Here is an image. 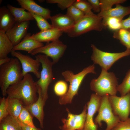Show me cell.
Returning <instances> with one entry per match:
<instances>
[{
  "mask_svg": "<svg viewBox=\"0 0 130 130\" xmlns=\"http://www.w3.org/2000/svg\"><path fill=\"white\" fill-rule=\"evenodd\" d=\"M37 91L35 82L31 75L27 73L20 82L10 86L6 94L9 98L19 99L22 101L23 106L26 107L37 100Z\"/></svg>",
  "mask_w": 130,
  "mask_h": 130,
  "instance_id": "cell-1",
  "label": "cell"
},
{
  "mask_svg": "<svg viewBox=\"0 0 130 130\" xmlns=\"http://www.w3.org/2000/svg\"><path fill=\"white\" fill-rule=\"evenodd\" d=\"M23 78L21 65L17 58H12L9 62L0 66V86L3 96L7 95L10 86L18 83Z\"/></svg>",
  "mask_w": 130,
  "mask_h": 130,
  "instance_id": "cell-2",
  "label": "cell"
},
{
  "mask_svg": "<svg viewBox=\"0 0 130 130\" xmlns=\"http://www.w3.org/2000/svg\"><path fill=\"white\" fill-rule=\"evenodd\" d=\"M95 68V65H93L85 67L77 74H74L70 70H66L62 72V75L65 80L69 82L70 84L67 93L60 97L59 101L60 104H65L72 103L74 96L78 94L79 87L86 76L89 73L96 74Z\"/></svg>",
  "mask_w": 130,
  "mask_h": 130,
  "instance_id": "cell-3",
  "label": "cell"
},
{
  "mask_svg": "<svg viewBox=\"0 0 130 130\" xmlns=\"http://www.w3.org/2000/svg\"><path fill=\"white\" fill-rule=\"evenodd\" d=\"M118 85L117 78L113 72H108L107 70L102 68L98 77L91 80L90 86L92 91L97 95L102 97L107 94L116 95Z\"/></svg>",
  "mask_w": 130,
  "mask_h": 130,
  "instance_id": "cell-4",
  "label": "cell"
},
{
  "mask_svg": "<svg viewBox=\"0 0 130 130\" xmlns=\"http://www.w3.org/2000/svg\"><path fill=\"white\" fill-rule=\"evenodd\" d=\"M102 17L94 13L85 15L75 23L67 34L70 37H74L91 30L101 31L104 28L102 23Z\"/></svg>",
  "mask_w": 130,
  "mask_h": 130,
  "instance_id": "cell-5",
  "label": "cell"
},
{
  "mask_svg": "<svg viewBox=\"0 0 130 130\" xmlns=\"http://www.w3.org/2000/svg\"><path fill=\"white\" fill-rule=\"evenodd\" d=\"M35 58L41 64L42 70L40 78L35 83L37 87L40 89L43 98L46 102L48 98V87L53 79L52 69L53 64L45 55L39 54Z\"/></svg>",
  "mask_w": 130,
  "mask_h": 130,
  "instance_id": "cell-6",
  "label": "cell"
},
{
  "mask_svg": "<svg viewBox=\"0 0 130 130\" xmlns=\"http://www.w3.org/2000/svg\"><path fill=\"white\" fill-rule=\"evenodd\" d=\"M92 53L91 60L95 64L99 65L102 68L108 71L113 64L121 58L130 55V49H127L123 52L111 53L103 51L91 44Z\"/></svg>",
  "mask_w": 130,
  "mask_h": 130,
  "instance_id": "cell-7",
  "label": "cell"
},
{
  "mask_svg": "<svg viewBox=\"0 0 130 130\" xmlns=\"http://www.w3.org/2000/svg\"><path fill=\"white\" fill-rule=\"evenodd\" d=\"M109 95L101 97L98 113L94 119V123L100 127L101 122H104L107 127L105 130H111L120 121L119 117L114 113L109 100Z\"/></svg>",
  "mask_w": 130,
  "mask_h": 130,
  "instance_id": "cell-8",
  "label": "cell"
},
{
  "mask_svg": "<svg viewBox=\"0 0 130 130\" xmlns=\"http://www.w3.org/2000/svg\"><path fill=\"white\" fill-rule=\"evenodd\" d=\"M109 101L114 114L121 121L129 117L130 114V92L120 97L116 95H110Z\"/></svg>",
  "mask_w": 130,
  "mask_h": 130,
  "instance_id": "cell-9",
  "label": "cell"
},
{
  "mask_svg": "<svg viewBox=\"0 0 130 130\" xmlns=\"http://www.w3.org/2000/svg\"><path fill=\"white\" fill-rule=\"evenodd\" d=\"M67 48L66 45L59 39L47 43L45 46L33 51L31 54L33 55L39 53L44 54L52 58L54 65L62 57Z\"/></svg>",
  "mask_w": 130,
  "mask_h": 130,
  "instance_id": "cell-10",
  "label": "cell"
},
{
  "mask_svg": "<svg viewBox=\"0 0 130 130\" xmlns=\"http://www.w3.org/2000/svg\"><path fill=\"white\" fill-rule=\"evenodd\" d=\"M11 53L12 56L16 57L19 61L23 77L29 72H31L37 78H39L40 73L39 71L40 63L37 60L34 59L28 55L23 54L17 51H12Z\"/></svg>",
  "mask_w": 130,
  "mask_h": 130,
  "instance_id": "cell-11",
  "label": "cell"
},
{
  "mask_svg": "<svg viewBox=\"0 0 130 130\" xmlns=\"http://www.w3.org/2000/svg\"><path fill=\"white\" fill-rule=\"evenodd\" d=\"M87 110V106H84L82 112L78 115L70 112L68 109L67 119L63 118V125L60 128L62 130H83L85 121Z\"/></svg>",
  "mask_w": 130,
  "mask_h": 130,
  "instance_id": "cell-12",
  "label": "cell"
},
{
  "mask_svg": "<svg viewBox=\"0 0 130 130\" xmlns=\"http://www.w3.org/2000/svg\"><path fill=\"white\" fill-rule=\"evenodd\" d=\"M101 98L95 93L91 94L90 101L87 104V111L83 130H98V126L94 122L93 117L98 110Z\"/></svg>",
  "mask_w": 130,
  "mask_h": 130,
  "instance_id": "cell-13",
  "label": "cell"
},
{
  "mask_svg": "<svg viewBox=\"0 0 130 130\" xmlns=\"http://www.w3.org/2000/svg\"><path fill=\"white\" fill-rule=\"evenodd\" d=\"M30 21L16 22L6 33L14 46L19 44L27 34Z\"/></svg>",
  "mask_w": 130,
  "mask_h": 130,
  "instance_id": "cell-14",
  "label": "cell"
},
{
  "mask_svg": "<svg viewBox=\"0 0 130 130\" xmlns=\"http://www.w3.org/2000/svg\"><path fill=\"white\" fill-rule=\"evenodd\" d=\"M53 28L63 32L67 33L72 28L75 22L66 14L59 13L51 16L50 19Z\"/></svg>",
  "mask_w": 130,
  "mask_h": 130,
  "instance_id": "cell-15",
  "label": "cell"
},
{
  "mask_svg": "<svg viewBox=\"0 0 130 130\" xmlns=\"http://www.w3.org/2000/svg\"><path fill=\"white\" fill-rule=\"evenodd\" d=\"M37 93L38 95L37 100L31 105L25 107L33 116L37 118L39 122L41 127L43 128V108L46 102L43 98L40 89L38 88H37Z\"/></svg>",
  "mask_w": 130,
  "mask_h": 130,
  "instance_id": "cell-16",
  "label": "cell"
},
{
  "mask_svg": "<svg viewBox=\"0 0 130 130\" xmlns=\"http://www.w3.org/2000/svg\"><path fill=\"white\" fill-rule=\"evenodd\" d=\"M21 7L28 12L40 15L46 20L50 19L51 11L40 6L33 0H17Z\"/></svg>",
  "mask_w": 130,
  "mask_h": 130,
  "instance_id": "cell-17",
  "label": "cell"
},
{
  "mask_svg": "<svg viewBox=\"0 0 130 130\" xmlns=\"http://www.w3.org/2000/svg\"><path fill=\"white\" fill-rule=\"evenodd\" d=\"M63 32L58 29L53 28L43 31H40L30 36V38L39 42L53 41L59 39Z\"/></svg>",
  "mask_w": 130,
  "mask_h": 130,
  "instance_id": "cell-18",
  "label": "cell"
},
{
  "mask_svg": "<svg viewBox=\"0 0 130 130\" xmlns=\"http://www.w3.org/2000/svg\"><path fill=\"white\" fill-rule=\"evenodd\" d=\"M31 35L30 33L27 34L20 43L13 47L12 51H24L31 54L34 50L44 46L43 43L30 38Z\"/></svg>",
  "mask_w": 130,
  "mask_h": 130,
  "instance_id": "cell-19",
  "label": "cell"
},
{
  "mask_svg": "<svg viewBox=\"0 0 130 130\" xmlns=\"http://www.w3.org/2000/svg\"><path fill=\"white\" fill-rule=\"evenodd\" d=\"M115 7L101 11L97 15L103 18L111 17L122 20L126 16L130 14V6H124L120 4L116 5Z\"/></svg>",
  "mask_w": 130,
  "mask_h": 130,
  "instance_id": "cell-20",
  "label": "cell"
},
{
  "mask_svg": "<svg viewBox=\"0 0 130 130\" xmlns=\"http://www.w3.org/2000/svg\"><path fill=\"white\" fill-rule=\"evenodd\" d=\"M16 23L15 19L8 8H0V31L6 32Z\"/></svg>",
  "mask_w": 130,
  "mask_h": 130,
  "instance_id": "cell-21",
  "label": "cell"
},
{
  "mask_svg": "<svg viewBox=\"0 0 130 130\" xmlns=\"http://www.w3.org/2000/svg\"><path fill=\"white\" fill-rule=\"evenodd\" d=\"M7 7L13 16L16 22L33 20L34 18L29 12H26L23 8H17L10 4H7Z\"/></svg>",
  "mask_w": 130,
  "mask_h": 130,
  "instance_id": "cell-22",
  "label": "cell"
},
{
  "mask_svg": "<svg viewBox=\"0 0 130 130\" xmlns=\"http://www.w3.org/2000/svg\"><path fill=\"white\" fill-rule=\"evenodd\" d=\"M13 47L6 33L0 31V59L7 57Z\"/></svg>",
  "mask_w": 130,
  "mask_h": 130,
  "instance_id": "cell-23",
  "label": "cell"
},
{
  "mask_svg": "<svg viewBox=\"0 0 130 130\" xmlns=\"http://www.w3.org/2000/svg\"><path fill=\"white\" fill-rule=\"evenodd\" d=\"M23 107L22 103L19 99L8 98L7 111L9 115L17 119Z\"/></svg>",
  "mask_w": 130,
  "mask_h": 130,
  "instance_id": "cell-24",
  "label": "cell"
},
{
  "mask_svg": "<svg viewBox=\"0 0 130 130\" xmlns=\"http://www.w3.org/2000/svg\"><path fill=\"white\" fill-rule=\"evenodd\" d=\"M0 130H22L17 119L8 115L0 121Z\"/></svg>",
  "mask_w": 130,
  "mask_h": 130,
  "instance_id": "cell-25",
  "label": "cell"
},
{
  "mask_svg": "<svg viewBox=\"0 0 130 130\" xmlns=\"http://www.w3.org/2000/svg\"><path fill=\"white\" fill-rule=\"evenodd\" d=\"M113 37L118 39L127 49H130L129 34L127 30L121 28L114 31Z\"/></svg>",
  "mask_w": 130,
  "mask_h": 130,
  "instance_id": "cell-26",
  "label": "cell"
},
{
  "mask_svg": "<svg viewBox=\"0 0 130 130\" xmlns=\"http://www.w3.org/2000/svg\"><path fill=\"white\" fill-rule=\"evenodd\" d=\"M122 20L114 17H106L103 18L102 23L104 27L114 31L121 28Z\"/></svg>",
  "mask_w": 130,
  "mask_h": 130,
  "instance_id": "cell-27",
  "label": "cell"
},
{
  "mask_svg": "<svg viewBox=\"0 0 130 130\" xmlns=\"http://www.w3.org/2000/svg\"><path fill=\"white\" fill-rule=\"evenodd\" d=\"M33 116L25 107L23 109L17 119L22 123L30 127H35L33 121Z\"/></svg>",
  "mask_w": 130,
  "mask_h": 130,
  "instance_id": "cell-28",
  "label": "cell"
},
{
  "mask_svg": "<svg viewBox=\"0 0 130 130\" xmlns=\"http://www.w3.org/2000/svg\"><path fill=\"white\" fill-rule=\"evenodd\" d=\"M117 90L121 96L130 92V69L126 73L122 82L117 86Z\"/></svg>",
  "mask_w": 130,
  "mask_h": 130,
  "instance_id": "cell-29",
  "label": "cell"
},
{
  "mask_svg": "<svg viewBox=\"0 0 130 130\" xmlns=\"http://www.w3.org/2000/svg\"><path fill=\"white\" fill-rule=\"evenodd\" d=\"M73 5L83 12L85 15L94 14L91 11L92 7L91 5L87 0H75Z\"/></svg>",
  "mask_w": 130,
  "mask_h": 130,
  "instance_id": "cell-30",
  "label": "cell"
},
{
  "mask_svg": "<svg viewBox=\"0 0 130 130\" xmlns=\"http://www.w3.org/2000/svg\"><path fill=\"white\" fill-rule=\"evenodd\" d=\"M30 13L36 21L37 25L40 31L45 30L53 28L52 25L49 23L47 20L42 16L36 14Z\"/></svg>",
  "mask_w": 130,
  "mask_h": 130,
  "instance_id": "cell-31",
  "label": "cell"
},
{
  "mask_svg": "<svg viewBox=\"0 0 130 130\" xmlns=\"http://www.w3.org/2000/svg\"><path fill=\"white\" fill-rule=\"evenodd\" d=\"M74 21H78L84 15V13L73 5L67 9L66 14Z\"/></svg>",
  "mask_w": 130,
  "mask_h": 130,
  "instance_id": "cell-32",
  "label": "cell"
},
{
  "mask_svg": "<svg viewBox=\"0 0 130 130\" xmlns=\"http://www.w3.org/2000/svg\"><path fill=\"white\" fill-rule=\"evenodd\" d=\"M68 86L66 82L63 80L58 81L55 84L54 88L55 94L60 97L65 95L68 91Z\"/></svg>",
  "mask_w": 130,
  "mask_h": 130,
  "instance_id": "cell-33",
  "label": "cell"
},
{
  "mask_svg": "<svg viewBox=\"0 0 130 130\" xmlns=\"http://www.w3.org/2000/svg\"><path fill=\"white\" fill-rule=\"evenodd\" d=\"M8 98L3 97L0 99V121L9 115L7 111Z\"/></svg>",
  "mask_w": 130,
  "mask_h": 130,
  "instance_id": "cell-34",
  "label": "cell"
},
{
  "mask_svg": "<svg viewBox=\"0 0 130 130\" xmlns=\"http://www.w3.org/2000/svg\"><path fill=\"white\" fill-rule=\"evenodd\" d=\"M126 1L125 0H100L101 11L109 9L112 8L114 5L123 3Z\"/></svg>",
  "mask_w": 130,
  "mask_h": 130,
  "instance_id": "cell-35",
  "label": "cell"
},
{
  "mask_svg": "<svg viewBox=\"0 0 130 130\" xmlns=\"http://www.w3.org/2000/svg\"><path fill=\"white\" fill-rule=\"evenodd\" d=\"M75 0H47L46 2L49 3H56L58 7L62 10L67 9L72 5Z\"/></svg>",
  "mask_w": 130,
  "mask_h": 130,
  "instance_id": "cell-36",
  "label": "cell"
},
{
  "mask_svg": "<svg viewBox=\"0 0 130 130\" xmlns=\"http://www.w3.org/2000/svg\"><path fill=\"white\" fill-rule=\"evenodd\" d=\"M111 130H130V117L121 121Z\"/></svg>",
  "mask_w": 130,
  "mask_h": 130,
  "instance_id": "cell-37",
  "label": "cell"
},
{
  "mask_svg": "<svg viewBox=\"0 0 130 130\" xmlns=\"http://www.w3.org/2000/svg\"><path fill=\"white\" fill-rule=\"evenodd\" d=\"M87 1L90 4L92 9L95 12L99 13L101 11V7L100 0H88Z\"/></svg>",
  "mask_w": 130,
  "mask_h": 130,
  "instance_id": "cell-38",
  "label": "cell"
},
{
  "mask_svg": "<svg viewBox=\"0 0 130 130\" xmlns=\"http://www.w3.org/2000/svg\"><path fill=\"white\" fill-rule=\"evenodd\" d=\"M121 28L125 29H130V14L126 19L123 20L121 21Z\"/></svg>",
  "mask_w": 130,
  "mask_h": 130,
  "instance_id": "cell-39",
  "label": "cell"
},
{
  "mask_svg": "<svg viewBox=\"0 0 130 130\" xmlns=\"http://www.w3.org/2000/svg\"><path fill=\"white\" fill-rule=\"evenodd\" d=\"M19 121L22 130H41L40 129L37 128L36 127H33L26 125L21 123L19 120Z\"/></svg>",
  "mask_w": 130,
  "mask_h": 130,
  "instance_id": "cell-40",
  "label": "cell"
},
{
  "mask_svg": "<svg viewBox=\"0 0 130 130\" xmlns=\"http://www.w3.org/2000/svg\"><path fill=\"white\" fill-rule=\"evenodd\" d=\"M10 60L11 58L7 57L3 58L0 59V66L8 62Z\"/></svg>",
  "mask_w": 130,
  "mask_h": 130,
  "instance_id": "cell-41",
  "label": "cell"
},
{
  "mask_svg": "<svg viewBox=\"0 0 130 130\" xmlns=\"http://www.w3.org/2000/svg\"><path fill=\"white\" fill-rule=\"evenodd\" d=\"M127 30L129 32V37H130V29H127Z\"/></svg>",
  "mask_w": 130,
  "mask_h": 130,
  "instance_id": "cell-42",
  "label": "cell"
}]
</instances>
